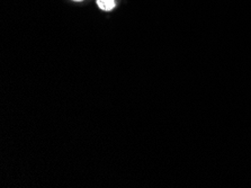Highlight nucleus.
I'll return each mask as SVG.
<instances>
[{
    "instance_id": "nucleus-1",
    "label": "nucleus",
    "mask_w": 251,
    "mask_h": 188,
    "mask_svg": "<svg viewBox=\"0 0 251 188\" xmlns=\"http://www.w3.org/2000/svg\"><path fill=\"white\" fill-rule=\"evenodd\" d=\"M97 5L100 9L109 11L115 8L116 2L115 0H97Z\"/></svg>"
},
{
    "instance_id": "nucleus-2",
    "label": "nucleus",
    "mask_w": 251,
    "mask_h": 188,
    "mask_svg": "<svg viewBox=\"0 0 251 188\" xmlns=\"http://www.w3.org/2000/svg\"><path fill=\"white\" fill-rule=\"evenodd\" d=\"M74 1H81V0H74Z\"/></svg>"
}]
</instances>
